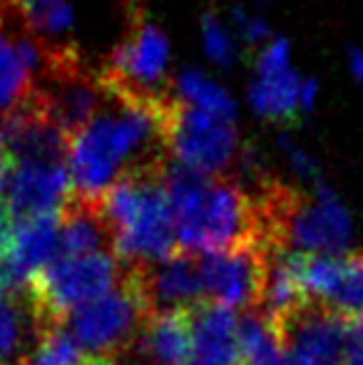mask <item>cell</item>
I'll return each instance as SVG.
<instances>
[{"label": "cell", "mask_w": 363, "mask_h": 365, "mask_svg": "<svg viewBox=\"0 0 363 365\" xmlns=\"http://www.w3.org/2000/svg\"><path fill=\"white\" fill-rule=\"evenodd\" d=\"M13 219L58 214L70 197V174L63 162H13L0 192Z\"/></svg>", "instance_id": "9c48e42d"}, {"label": "cell", "mask_w": 363, "mask_h": 365, "mask_svg": "<svg viewBox=\"0 0 363 365\" xmlns=\"http://www.w3.org/2000/svg\"><path fill=\"white\" fill-rule=\"evenodd\" d=\"M58 214H43V217H28L15 221L5 259H8L10 271H13L20 289H28L30 281L45 266L58 259V239H60Z\"/></svg>", "instance_id": "4fadbf2b"}, {"label": "cell", "mask_w": 363, "mask_h": 365, "mask_svg": "<svg viewBox=\"0 0 363 365\" xmlns=\"http://www.w3.org/2000/svg\"><path fill=\"white\" fill-rule=\"evenodd\" d=\"M351 73H354V77L359 82H363V50H351Z\"/></svg>", "instance_id": "4316f807"}, {"label": "cell", "mask_w": 363, "mask_h": 365, "mask_svg": "<svg viewBox=\"0 0 363 365\" xmlns=\"http://www.w3.org/2000/svg\"><path fill=\"white\" fill-rule=\"evenodd\" d=\"M326 308L346 318H363V254L349 251L339 256V276Z\"/></svg>", "instance_id": "ffe728a7"}, {"label": "cell", "mask_w": 363, "mask_h": 365, "mask_svg": "<svg viewBox=\"0 0 363 365\" xmlns=\"http://www.w3.org/2000/svg\"><path fill=\"white\" fill-rule=\"evenodd\" d=\"M175 97L182 100L184 105L194 107V110L207 112V115L224 117V120L237 117V107H234L229 92L219 82H214L212 77L197 73V70H184L180 75L175 85Z\"/></svg>", "instance_id": "ac0fdd59"}, {"label": "cell", "mask_w": 363, "mask_h": 365, "mask_svg": "<svg viewBox=\"0 0 363 365\" xmlns=\"http://www.w3.org/2000/svg\"><path fill=\"white\" fill-rule=\"evenodd\" d=\"M351 318L319 303H306L291 316L272 321L284 338L291 365H344Z\"/></svg>", "instance_id": "ba28073f"}, {"label": "cell", "mask_w": 363, "mask_h": 365, "mask_svg": "<svg viewBox=\"0 0 363 365\" xmlns=\"http://www.w3.org/2000/svg\"><path fill=\"white\" fill-rule=\"evenodd\" d=\"M289 68V43L284 38H272L257 55V75H274Z\"/></svg>", "instance_id": "7402d4cb"}, {"label": "cell", "mask_w": 363, "mask_h": 365, "mask_svg": "<svg viewBox=\"0 0 363 365\" xmlns=\"http://www.w3.org/2000/svg\"><path fill=\"white\" fill-rule=\"evenodd\" d=\"M132 271L150 313L187 311L204 301L199 259L194 254L177 251L157 264L132 266Z\"/></svg>", "instance_id": "30bf717a"}, {"label": "cell", "mask_w": 363, "mask_h": 365, "mask_svg": "<svg viewBox=\"0 0 363 365\" xmlns=\"http://www.w3.org/2000/svg\"><path fill=\"white\" fill-rule=\"evenodd\" d=\"M239 365H291L279 328L262 308L239 318Z\"/></svg>", "instance_id": "e0dca14e"}, {"label": "cell", "mask_w": 363, "mask_h": 365, "mask_svg": "<svg viewBox=\"0 0 363 365\" xmlns=\"http://www.w3.org/2000/svg\"><path fill=\"white\" fill-rule=\"evenodd\" d=\"M202 43H204V50H207L209 58H212L217 65H222V68L232 65L234 58H237L232 35H229V30L222 25V20L212 13H207L202 18Z\"/></svg>", "instance_id": "44dd1931"}, {"label": "cell", "mask_w": 363, "mask_h": 365, "mask_svg": "<svg viewBox=\"0 0 363 365\" xmlns=\"http://www.w3.org/2000/svg\"><path fill=\"white\" fill-rule=\"evenodd\" d=\"M189 365H239V318L202 301L189 308Z\"/></svg>", "instance_id": "8fae6325"}, {"label": "cell", "mask_w": 363, "mask_h": 365, "mask_svg": "<svg viewBox=\"0 0 363 365\" xmlns=\"http://www.w3.org/2000/svg\"><path fill=\"white\" fill-rule=\"evenodd\" d=\"M344 365H363V318H351L349 321Z\"/></svg>", "instance_id": "cb8c5ba5"}, {"label": "cell", "mask_w": 363, "mask_h": 365, "mask_svg": "<svg viewBox=\"0 0 363 365\" xmlns=\"http://www.w3.org/2000/svg\"><path fill=\"white\" fill-rule=\"evenodd\" d=\"M10 167H13V159H10L8 140H5V122H3V117H0V192H3V187H5Z\"/></svg>", "instance_id": "d4e9b609"}, {"label": "cell", "mask_w": 363, "mask_h": 365, "mask_svg": "<svg viewBox=\"0 0 363 365\" xmlns=\"http://www.w3.org/2000/svg\"><path fill=\"white\" fill-rule=\"evenodd\" d=\"M301 77L291 68L259 75L249 90V105L259 117L276 125H291L301 115Z\"/></svg>", "instance_id": "2e32d148"}, {"label": "cell", "mask_w": 363, "mask_h": 365, "mask_svg": "<svg viewBox=\"0 0 363 365\" xmlns=\"http://www.w3.org/2000/svg\"><path fill=\"white\" fill-rule=\"evenodd\" d=\"M105 95V105L68 137L70 194L85 202H100L117 179L135 169L167 164L165 117L170 107L152 110Z\"/></svg>", "instance_id": "6da1fadb"}, {"label": "cell", "mask_w": 363, "mask_h": 365, "mask_svg": "<svg viewBox=\"0 0 363 365\" xmlns=\"http://www.w3.org/2000/svg\"><path fill=\"white\" fill-rule=\"evenodd\" d=\"M122 281L105 296L75 308L60 326L88 358L117 363L135 343L150 316L132 266L122 264Z\"/></svg>", "instance_id": "277c9868"}, {"label": "cell", "mask_w": 363, "mask_h": 365, "mask_svg": "<svg viewBox=\"0 0 363 365\" xmlns=\"http://www.w3.org/2000/svg\"><path fill=\"white\" fill-rule=\"evenodd\" d=\"M234 23H237V30L244 43L254 45V48L262 45L264 40H269L267 23H264L262 18H257V15H249V13H244V10H234Z\"/></svg>", "instance_id": "603a6c76"}, {"label": "cell", "mask_w": 363, "mask_h": 365, "mask_svg": "<svg viewBox=\"0 0 363 365\" xmlns=\"http://www.w3.org/2000/svg\"><path fill=\"white\" fill-rule=\"evenodd\" d=\"M60 239L58 256H85L110 251L112 234L102 217L100 202H85L70 194L60 209Z\"/></svg>", "instance_id": "5bb4252c"}, {"label": "cell", "mask_w": 363, "mask_h": 365, "mask_svg": "<svg viewBox=\"0 0 363 365\" xmlns=\"http://www.w3.org/2000/svg\"><path fill=\"white\" fill-rule=\"evenodd\" d=\"M204 301L222 308L262 306L264 281H267V249L264 246H239V249L214 251L199 256Z\"/></svg>", "instance_id": "52a82bcc"}, {"label": "cell", "mask_w": 363, "mask_h": 365, "mask_svg": "<svg viewBox=\"0 0 363 365\" xmlns=\"http://www.w3.org/2000/svg\"><path fill=\"white\" fill-rule=\"evenodd\" d=\"M165 184L182 251L197 256L239 246H264L257 204L229 174L202 177L180 164H167Z\"/></svg>", "instance_id": "7a4b0ae2"}, {"label": "cell", "mask_w": 363, "mask_h": 365, "mask_svg": "<svg viewBox=\"0 0 363 365\" xmlns=\"http://www.w3.org/2000/svg\"><path fill=\"white\" fill-rule=\"evenodd\" d=\"M187 311L150 313L147 321L142 323L135 343L120 361H125L127 365H189Z\"/></svg>", "instance_id": "7c38bea8"}, {"label": "cell", "mask_w": 363, "mask_h": 365, "mask_svg": "<svg viewBox=\"0 0 363 365\" xmlns=\"http://www.w3.org/2000/svg\"><path fill=\"white\" fill-rule=\"evenodd\" d=\"M25 365V363H23ZM80 365H117V363H112V361H100V358H85Z\"/></svg>", "instance_id": "83f0119b"}, {"label": "cell", "mask_w": 363, "mask_h": 365, "mask_svg": "<svg viewBox=\"0 0 363 365\" xmlns=\"http://www.w3.org/2000/svg\"><path fill=\"white\" fill-rule=\"evenodd\" d=\"M316 92H319V87L314 80L301 82V112H309L316 105Z\"/></svg>", "instance_id": "484cf974"}, {"label": "cell", "mask_w": 363, "mask_h": 365, "mask_svg": "<svg viewBox=\"0 0 363 365\" xmlns=\"http://www.w3.org/2000/svg\"><path fill=\"white\" fill-rule=\"evenodd\" d=\"M33 92V75L20 58L18 43L0 30V110L13 112Z\"/></svg>", "instance_id": "d6986e66"}, {"label": "cell", "mask_w": 363, "mask_h": 365, "mask_svg": "<svg viewBox=\"0 0 363 365\" xmlns=\"http://www.w3.org/2000/svg\"><path fill=\"white\" fill-rule=\"evenodd\" d=\"M165 169L145 167L120 177L100 199L112 234V254L125 266H145L177 254L175 219Z\"/></svg>", "instance_id": "3957f363"}, {"label": "cell", "mask_w": 363, "mask_h": 365, "mask_svg": "<svg viewBox=\"0 0 363 365\" xmlns=\"http://www.w3.org/2000/svg\"><path fill=\"white\" fill-rule=\"evenodd\" d=\"M122 264L115 254L58 256L28 284V296L40 326L48 331L65 321L70 311L105 296L122 281Z\"/></svg>", "instance_id": "5b68a950"}, {"label": "cell", "mask_w": 363, "mask_h": 365, "mask_svg": "<svg viewBox=\"0 0 363 365\" xmlns=\"http://www.w3.org/2000/svg\"><path fill=\"white\" fill-rule=\"evenodd\" d=\"M43 333L28 291L0 296V365H23Z\"/></svg>", "instance_id": "9a60e30c"}, {"label": "cell", "mask_w": 363, "mask_h": 365, "mask_svg": "<svg viewBox=\"0 0 363 365\" xmlns=\"http://www.w3.org/2000/svg\"><path fill=\"white\" fill-rule=\"evenodd\" d=\"M165 145L175 164L202 177H227L239 157V135L234 120L207 115L172 100L165 117Z\"/></svg>", "instance_id": "8992f818"}]
</instances>
